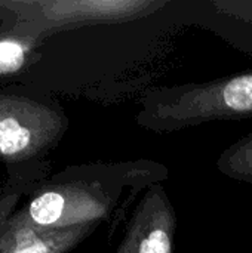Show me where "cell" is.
Wrapping results in <instances>:
<instances>
[{
  "mask_svg": "<svg viewBox=\"0 0 252 253\" xmlns=\"http://www.w3.org/2000/svg\"><path fill=\"white\" fill-rule=\"evenodd\" d=\"M166 175V168L150 160L76 168L31 199L28 218L40 228L100 225Z\"/></svg>",
  "mask_w": 252,
  "mask_h": 253,
  "instance_id": "6da1fadb",
  "label": "cell"
},
{
  "mask_svg": "<svg viewBox=\"0 0 252 253\" xmlns=\"http://www.w3.org/2000/svg\"><path fill=\"white\" fill-rule=\"evenodd\" d=\"M252 117V71L151 90L137 122L154 132H174L211 120Z\"/></svg>",
  "mask_w": 252,
  "mask_h": 253,
  "instance_id": "7a4b0ae2",
  "label": "cell"
},
{
  "mask_svg": "<svg viewBox=\"0 0 252 253\" xmlns=\"http://www.w3.org/2000/svg\"><path fill=\"white\" fill-rule=\"evenodd\" d=\"M65 127L64 116L46 105L0 96V157L24 162L52 147Z\"/></svg>",
  "mask_w": 252,
  "mask_h": 253,
  "instance_id": "3957f363",
  "label": "cell"
},
{
  "mask_svg": "<svg viewBox=\"0 0 252 253\" xmlns=\"http://www.w3.org/2000/svg\"><path fill=\"white\" fill-rule=\"evenodd\" d=\"M177 215L165 188L153 184L137 203L116 253H172Z\"/></svg>",
  "mask_w": 252,
  "mask_h": 253,
  "instance_id": "277c9868",
  "label": "cell"
},
{
  "mask_svg": "<svg viewBox=\"0 0 252 253\" xmlns=\"http://www.w3.org/2000/svg\"><path fill=\"white\" fill-rule=\"evenodd\" d=\"M98 225H80L70 228H33L18 230L12 234L7 248L0 253H65Z\"/></svg>",
  "mask_w": 252,
  "mask_h": 253,
  "instance_id": "5b68a950",
  "label": "cell"
},
{
  "mask_svg": "<svg viewBox=\"0 0 252 253\" xmlns=\"http://www.w3.org/2000/svg\"><path fill=\"white\" fill-rule=\"evenodd\" d=\"M154 1H58L43 3L48 18L56 21H98L117 19L143 13L147 7H154Z\"/></svg>",
  "mask_w": 252,
  "mask_h": 253,
  "instance_id": "8992f818",
  "label": "cell"
},
{
  "mask_svg": "<svg viewBox=\"0 0 252 253\" xmlns=\"http://www.w3.org/2000/svg\"><path fill=\"white\" fill-rule=\"evenodd\" d=\"M217 169L232 179L252 184V133L230 145L220 156Z\"/></svg>",
  "mask_w": 252,
  "mask_h": 253,
  "instance_id": "52a82bcc",
  "label": "cell"
},
{
  "mask_svg": "<svg viewBox=\"0 0 252 253\" xmlns=\"http://www.w3.org/2000/svg\"><path fill=\"white\" fill-rule=\"evenodd\" d=\"M30 46L16 37H0V76L18 73L27 62Z\"/></svg>",
  "mask_w": 252,
  "mask_h": 253,
  "instance_id": "ba28073f",
  "label": "cell"
}]
</instances>
